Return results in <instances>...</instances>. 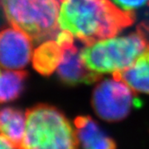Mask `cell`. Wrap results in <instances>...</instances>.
Instances as JSON below:
<instances>
[{
    "label": "cell",
    "instance_id": "7a4b0ae2",
    "mask_svg": "<svg viewBox=\"0 0 149 149\" xmlns=\"http://www.w3.org/2000/svg\"><path fill=\"white\" fill-rule=\"evenodd\" d=\"M149 51V22H142L135 32L87 45L80 51L85 65L99 74L120 72Z\"/></svg>",
    "mask_w": 149,
    "mask_h": 149
},
{
    "label": "cell",
    "instance_id": "5bb4252c",
    "mask_svg": "<svg viewBox=\"0 0 149 149\" xmlns=\"http://www.w3.org/2000/svg\"><path fill=\"white\" fill-rule=\"evenodd\" d=\"M0 149H18L8 139L0 135Z\"/></svg>",
    "mask_w": 149,
    "mask_h": 149
},
{
    "label": "cell",
    "instance_id": "8fae6325",
    "mask_svg": "<svg viewBox=\"0 0 149 149\" xmlns=\"http://www.w3.org/2000/svg\"><path fill=\"white\" fill-rule=\"evenodd\" d=\"M113 76L125 82L135 92L149 94V51L127 69L113 73Z\"/></svg>",
    "mask_w": 149,
    "mask_h": 149
},
{
    "label": "cell",
    "instance_id": "5b68a950",
    "mask_svg": "<svg viewBox=\"0 0 149 149\" xmlns=\"http://www.w3.org/2000/svg\"><path fill=\"white\" fill-rule=\"evenodd\" d=\"M133 91L125 82L113 76L96 85L91 104L99 117L107 122L124 119L138 103Z\"/></svg>",
    "mask_w": 149,
    "mask_h": 149
},
{
    "label": "cell",
    "instance_id": "ba28073f",
    "mask_svg": "<svg viewBox=\"0 0 149 149\" xmlns=\"http://www.w3.org/2000/svg\"><path fill=\"white\" fill-rule=\"evenodd\" d=\"M78 148L116 149V143L90 116H78L74 119Z\"/></svg>",
    "mask_w": 149,
    "mask_h": 149
},
{
    "label": "cell",
    "instance_id": "3957f363",
    "mask_svg": "<svg viewBox=\"0 0 149 149\" xmlns=\"http://www.w3.org/2000/svg\"><path fill=\"white\" fill-rule=\"evenodd\" d=\"M21 149H78L75 130L56 108L38 104L26 112Z\"/></svg>",
    "mask_w": 149,
    "mask_h": 149
},
{
    "label": "cell",
    "instance_id": "8992f818",
    "mask_svg": "<svg viewBox=\"0 0 149 149\" xmlns=\"http://www.w3.org/2000/svg\"><path fill=\"white\" fill-rule=\"evenodd\" d=\"M55 40L63 49L62 60L57 67V74L62 83L75 86L97 83L101 79V74L92 71L85 65L80 52L74 46V37L70 32L61 30Z\"/></svg>",
    "mask_w": 149,
    "mask_h": 149
},
{
    "label": "cell",
    "instance_id": "4fadbf2b",
    "mask_svg": "<svg viewBox=\"0 0 149 149\" xmlns=\"http://www.w3.org/2000/svg\"><path fill=\"white\" fill-rule=\"evenodd\" d=\"M118 8L124 11L132 12L146 4L148 0H111Z\"/></svg>",
    "mask_w": 149,
    "mask_h": 149
},
{
    "label": "cell",
    "instance_id": "277c9868",
    "mask_svg": "<svg viewBox=\"0 0 149 149\" xmlns=\"http://www.w3.org/2000/svg\"><path fill=\"white\" fill-rule=\"evenodd\" d=\"M0 8L12 27L35 42L55 39L58 34L57 0H0Z\"/></svg>",
    "mask_w": 149,
    "mask_h": 149
},
{
    "label": "cell",
    "instance_id": "52a82bcc",
    "mask_svg": "<svg viewBox=\"0 0 149 149\" xmlns=\"http://www.w3.org/2000/svg\"><path fill=\"white\" fill-rule=\"evenodd\" d=\"M32 57V42L24 32L14 27L0 32V65L3 68L23 69Z\"/></svg>",
    "mask_w": 149,
    "mask_h": 149
},
{
    "label": "cell",
    "instance_id": "30bf717a",
    "mask_svg": "<svg viewBox=\"0 0 149 149\" xmlns=\"http://www.w3.org/2000/svg\"><path fill=\"white\" fill-rule=\"evenodd\" d=\"M63 56V49L55 40L43 42L32 54V65L38 73L49 76L57 70Z\"/></svg>",
    "mask_w": 149,
    "mask_h": 149
},
{
    "label": "cell",
    "instance_id": "9c48e42d",
    "mask_svg": "<svg viewBox=\"0 0 149 149\" xmlns=\"http://www.w3.org/2000/svg\"><path fill=\"white\" fill-rule=\"evenodd\" d=\"M26 130V114L12 107L0 108V135L21 149Z\"/></svg>",
    "mask_w": 149,
    "mask_h": 149
},
{
    "label": "cell",
    "instance_id": "6da1fadb",
    "mask_svg": "<svg viewBox=\"0 0 149 149\" xmlns=\"http://www.w3.org/2000/svg\"><path fill=\"white\" fill-rule=\"evenodd\" d=\"M135 15L111 0H60L58 24L85 45L114 37L133 24Z\"/></svg>",
    "mask_w": 149,
    "mask_h": 149
},
{
    "label": "cell",
    "instance_id": "7c38bea8",
    "mask_svg": "<svg viewBox=\"0 0 149 149\" xmlns=\"http://www.w3.org/2000/svg\"><path fill=\"white\" fill-rule=\"evenodd\" d=\"M27 72L24 70H5L0 72V103L17 99L24 90Z\"/></svg>",
    "mask_w": 149,
    "mask_h": 149
}]
</instances>
